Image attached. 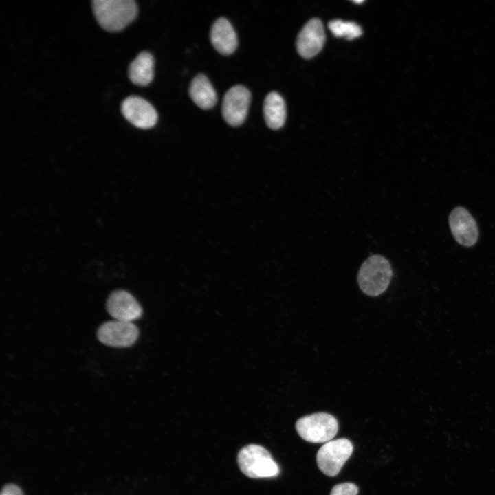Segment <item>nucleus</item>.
<instances>
[{
	"label": "nucleus",
	"instance_id": "1",
	"mask_svg": "<svg viewBox=\"0 0 495 495\" xmlns=\"http://www.w3.org/2000/svg\"><path fill=\"white\" fill-rule=\"evenodd\" d=\"M92 8L98 23L109 32L122 30L138 14V6L133 0H94Z\"/></svg>",
	"mask_w": 495,
	"mask_h": 495
},
{
	"label": "nucleus",
	"instance_id": "2",
	"mask_svg": "<svg viewBox=\"0 0 495 495\" xmlns=\"http://www.w3.org/2000/svg\"><path fill=\"white\" fill-rule=\"evenodd\" d=\"M392 276L389 261L375 254L368 257L361 265L358 282L360 289L366 295L377 296L388 288Z\"/></svg>",
	"mask_w": 495,
	"mask_h": 495
},
{
	"label": "nucleus",
	"instance_id": "3",
	"mask_svg": "<svg viewBox=\"0 0 495 495\" xmlns=\"http://www.w3.org/2000/svg\"><path fill=\"white\" fill-rule=\"evenodd\" d=\"M237 463L241 471L252 478L275 477L280 472L270 452L257 444L243 447L238 453Z\"/></svg>",
	"mask_w": 495,
	"mask_h": 495
},
{
	"label": "nucleus",
	"instance_id": "4",
	"mask_svg": "<svg viewBox=\"0 0 495 495\" xmlns=\"http://www.w3.org/2000/svg\"><path fill=\"white\" fill-rule=\"evenodd\" d=\"M299 436L310 443H327L331 441L338 430L336 418L327 412H316L303 416L296 423Z\"/></svg>",
	"mask_w": 495,
	"mask_h": 495
},
{
	"label": "nucleus",
	"instance_id": "5",
	"mask_svg": "<svg viewBox=\"0 0 495 495\" xmlns=\"http://www.w3.org/2000/svg\"><path fill=\"white\" fill-rule=\"evenodd\" d=\"M353 450L352 443L346 438L329 441L322 446L317 452L318 467L324 474L335 476L349 459Z\"/></svg>",
	"mask_w": 495,
	"mask_h": 495
},
{
	"label": "nucleus",
	"instance_id": "6",
	"mask_svg": "<svg viewBox=\"0 0 495 495\" xmlns=\"http://www.w3.org/2000/svg\"><path fill=\"white\" fill-rule=\"evenodd\" d=\"M251 100L250 91L244 86H233L225 94L221 112L226 122L230 126H238L245 121Z\"/></svg>",
	"mask_w": 495,
	"mask_h": 495
},
{
	"label": "nucleus",
	"instance_id": "7",
	"mask_svg": "<svg viewBox=\"0 0 495 495\" xmlns=\"http://www.w3.org/2000/svg\"><path fill=\"white\" fill-rule=\"evenodd\" d=\"M96 336L98 340L104 344L126 347L136 342L139 330L131 322L115 320L102 324L97 331Z\"/></svg>",
	"mask_w": 495,
	"mask_h": 495
},
{
	"label": "nucleus",
	"instance_id": "8",
	"mask_svg": "<svg viewBox=\"0 0 495 495\" xmlns=\"http://www.w3.org/2000/svg\"><path fill=\"white\" fill-rule=\"evenodd\" d=\"M451 232L456 241L465 247L474 245L478 238L477 223L471 214L463 207L454 208L448 218Z\"/></svg>",
	"mask_w": 495,
	"mask_h": 495
},
{
	"label": "nucleus",
	"instance_id": "9",
	"mask_svg": "<svg viewBox=\"0 0 495 495\" xmlns=\"http://www.w3.org/2000/svg\"><path fill=\"white\" fill-rule=\"evenodd\" d=\"M121 111L129 122L140 129L152 128L158 118L155 108L148 101L136 96L124 99L121 104Z\"/></svg>",
	"mask_w": 495,
	"mask_h": 495
},
{
	"label": "nucleus",
	"instance_id": "10",
	"mask_svg": "<svg viewBox=\"0 0 495 495\" xmlns=\"http://www.w3.org/2000/svg\"><path fill=\"white\" fill-rule=\"evenodd\" d=\"M107 312L114 319L131 322L141 317L142 309L135 297L124 290H116L108 297L106 302Z\"/></svg>",
	"mask_w": 495,
	"mask_h": 495
},
{
	"label": "nucleus",
	"instance_id": "11",
	"mask_svg": "<svg viewBox=\"0 0 495 495\" xmlns=\"http://www.w3.org/2000/svg\"><path fill=\"white\" fill-rule=\"evenodd\" d=\"M325 34L323 25L318 18H314L304 25L296 39V48L304 58L316 56L323 47Z\"/></svg>",
	"mask_w": 495,
	"mask_h": 495
},
{
	"label": "nucleus",
	"instance_id": "12",
	"mask_svg": "<svg viewBox=\"0 0 495 495\" xmlns=\"http://www.w3.org/2000/svg\"><path fill=\"white\" fill-rule=\"evenodd\" d=\"M210 41L216 50L223 55H230L236 49V34L229 21L221 17L217 19L210 30Z\"/></svg>",
	"mask_w": 495,
	"mask_h": 495
},
{
	"label": "nucleus",
	"instance_id": "13",
	"mask_svg": "<svg viewBox=\"0 0 495 495\" xmlns=\"http://www.w3.org/2000/svg\"><path fill=\"white\" fill-rule=\"evenodd\" d=\"M189 94L192 101L201 109L212 108L217 101L216 91L208 78L199 74L192 80Z\"/></svg>",
	"mask_w": 495,
	"mask_h": 495
},
{
	"label": "nucleus",
	"instance_id": "14",
	"mask_svg": "<svg viewBox=\"0 0 495 495\" xmlns=\"http://www.w3.org/2000/svg\"><path fill=\"white\" fill-rule=\"evenodd\" d=\"M129 77L131 81L138 86H146L154 76V59L146 51L140 52L129 67Z\"/></svg>",
	"mask_w": 495,
	"mask_h": 495
},
{
	"label": "nucleus",
	"instance_id": "15",
	"mask_svg": "<svg viewBox=\"0 0 495 495\" xmlns=\"http://www.w3.org/2000/svg\"><path fill=\"white\" fill-rule=\"evenodd\" d=\"M263 114L269 128L276 130L283 126L286 108L284 100L279 94L272 91L266 96L263 103Z\"/></svg>",
	"mask_w": 495,
	"mask_h": 495
},
{
	"label": "nucleus",
	"instance_id": "16",
	"mask_svg": "<svg viewBox=\"0 0 495 495\" xmlns=\"http://www.w3.org/2000/svg\"><path fill=\"white\" fill-rule=\"evenodd\" d=\"M329 28L336 37H344L352 40L362 34L361 27L355 22L333 19L329 22Z\"/></svg>",
	"mask_w": 495,
	"mask_h": 495
},
{
	"label": "nucleus",
	"instance_id": "17",
	"mask_svg": "<svg viewBox=\"0 0 495 495\" xmlns=\"http://www.w3.org/2000/svg\"><path fill=\"white\" fill-rule=\"evenodd\" d=\"M358 487L353 483L346 482L336 485L330 492V495H358Z\"/></svg>",
	"mask_w": 495,
	"mask_h": 495
},
{
	"label": "nucleus",
	"instance_id": "18",
	"mask_svg": "<svg viewBox=\"0 0 495 495\" xmlns=\"http://www.w3.org/2000/svg\"><path fill=\"white\" fill-rule=\"evenodd\" d=\"M1 495H23V494L17 485L8 484L2 488Z\"/></svg>",
	"mask_w": 495,
	"mask_h": 495
},
{
	"label": "nucleus",
	"instance_id": "19",
	"mask_svg": "<svg viewBox=\"0 0 495 495\" xmlns=\"http://www.w3.org/2000/svg\"><path fill=\"white\" fill-rule=\"evenodd\" d=\"M363 1H362V0H361V1H358V0H357V1H353V2L355 3H362Z\"/></svg>",
	"mask_w": 495,
	"mask_h": 495
}]
</instances>
